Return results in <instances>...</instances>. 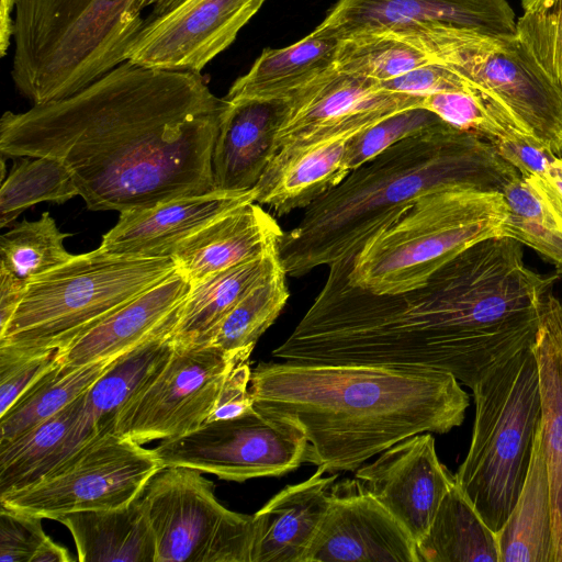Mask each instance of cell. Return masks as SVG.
<instances>
[{"label":"cell","mask_w":562,"mask_h":562,"mask_svg":"<svg viewBox=\"0 0 562 562\" xmlns=\"http://www.w3.org/2000/svg\"><path fill=\"white\" fill-rule=\"evenodd\" d=\"M265 0H184L147 20L126 52L140 67L200 74L237 37Z\"/></svg>","instance_id":"4fadbf2b"},{"label":"cell","mask_w":562,"mask_h":562,"mask_svg":"<svg viewBox=\"0 0 562 562\" xmlns=\"http://www.w3.org/2000/svg\"><path fill=\"white\" fill-rule=\"evenodd\" d=\"M56 521L70 531L80 562H155V538L142 496L127 506L68 513Z\"/></svg>","instance_id":"d4e9b609"},{"label":"cell","mask_w":562,"mask_h":562,"mask_svg":"<svg viewBox=\"0 0 562 562\" xmlns=\"http://www.w3.org/2000/svg\"><path fill=\"white\" fill-rule=\"evenodd\" d=\"M490 143L496 153L524 178L546 175L559 157L546 144L519 132Z\"/></svg>","instance_id":"ee69618b"},{"label":"cell","mask_w":562,"mask_h":562,"mask_svg":"<svg viewBox=\"0 0 562 562\" xmlns=\"http://www.w3.org/2000/svg\"><path fill=\"white\" fill-rule=\"evenodd\" d=\"M394 113H371L326 127L280 147L251 189L254 202L278 216L306 209L350 172L346 162L349 139Z\"/></svg>","instance_id":"5bb4252c"},{"label":"cell","mask_w":562,"mask_h":562,"mask_svg":"<svg viewBox=\"0 0 562 562\" xmlns=\"http://www.w3.org/2000/svg\"><path fill=\"white\" fill-rule=\"evenodd\" d=\"M516 21L507 0H338L314 32L342 38L368 31L445 24L516 35Z\"/></svg>","instance_id":"e0dca14e"},{"label":"cell","mask_w":562,"mask_h":562,"mask_svg":"<svg viewBox=\"0 0 562 562\" xmlns=\"http://www.w3.org/2000/svg\"><path fill=\"white\" fill-rule=\"evenodd\" d=\"M532 349L542 403V447L548 471L554 562H562V303L550 291Z\"/></svg>","instance_id":"cb8c5ba5"},{"label":"cell","mask_w":562,"mask_h":562,"mask_svg":"<svg viewBox=\"0 0 562 562\" xmlns=\"http://www.w3.org/2000/svg\"><path fill=\"white\" fill-rule=\"evenodd\" d=\"M508 213L499 191L449 187L423 194L366 241L348 280L375 294L417 289L464 249L504 235Z\"/></svg>","instance_id":"5b68a950"},{"label":"cell","mask_w":562,"mask_h":562,"mask_svg":"<svg viewBox=\"0 0 562 562\" xmlns=\"http://www.w3.org/2000/svg\"><path fill=\"white\" fill-rule=\"evenodd\" d=\"M356 477L416 543L426 535L442 498L456 483L454 474L437 456L431 432L393 445L372 463L358 468Z\"/></svg>","instance_id":"2e32d148"},{"label":"cell","mask_w":562,"mask_h":562,"mask_svg":"<svg viewBox=\"0 0 562 562\" xmlns=\"http://www.w3.org/2000/svg\"><path fill=\"white\" fill-rule=\"evenodd\" d=\"M339 38L314 31L283 48H267L250 69L229 88L224 99H286L334 66Z\"/></svg>","instance_id":"484cf974"},{"label":"cell","mask_w":562,"mask_h":562,"mask_svg":"<svg viewBox=\"0 0 562 562\" xmlns=\"http://www.w3.org/2000/svg\"><path fill=\"white\" fill-rule=\"evenodd\" d=\"M422 108L461 131L492 142L516 131L498 108L479 90L423 95Z\"/></svg>","instance_id":"f35d334b"},{"label":"cell","mask_w":562,"mask_h":562,"mask_svg":"<svg viewBox=\"0 0 562 562\" xmlns=\"http://www.w3.org/2000/svg\"><path fill=\"white\" fill-rule=\"evenodd\" d=\"M524 179L562 218V157L553 161L546 175Z\"/></svg>","instance_id":"bcb514c9"},{"label":"cell","mask_w":562,"mask_h":562,"mask_svg":"<svg viewBox=\"0 0 562 562\" xmlns=\"http://www.w3.org/2000/svg\"><path fill=\"white\" fill-rule=\"evenodd\" d=\"M280 263L278 248L267 255L191 283L170 334L175 344H205L211 333L262 278Z\"/></svg>","instance_id":"83f0119b"},{"label":"cell","mask_w":562,"mask_h":562,"mask_svg":"<svg viewBox=\"0 0 562 562\" xmlns=\"http://www.w3.org/2000/svg\"><path fill=\"white\" fill-rule=\"evenodd\" d=\"M18 0H0V55L5 56L13 37L12 13Z\"/></svg>","instance_id":"c3c4849f"},{"label":"cell","mask_w":562,"mask_h":562,"mask_svg":"<svg viewBox=\"0 0 562 562\" xmlns=\"http://www.w3.org/2000/svg\"><path fill=\"white\" fill-rule=\"evenodd\" d=\"M471 443L456 483L497 533L524 486L542 418L538 362L532 346L497 367L473 389Z\"/></svg>","instance_id":"8992f818"},{"label":"cell","mask_w":562,"mask_h":562,"mask_svg":"<svg viewBox=\"0 0 562 562\" xmlns=\"http://www.w3.org/2000/svg\"><path fill=\"white\" fill-rule=\"evenodd\" d=\"M305 562H419L405 528L360 480L335 482Z\"/></svg>","instance_id":"9a60e30c"},{"label":"cell","mask_w":562,"mask_h":562,"mask_svg":"<svg viewBox=\"0 0 562 562\" xmlns=\"http://www.w3.org/2000/svg\"><path fill=\"white\" fill-rule=\"evenodd\" d=\"M85 401L86 393L54 416L0 445V495L33 483L61 461Z\"/></svg>","instance_id":"1f68e13d"},{"label":"cell","mask_w":562,"mask_h":562,"mask_svg":"<svg viewBox=\"0 0 562 562\" xmlns=\"http://www.w3.org/2000/svg\"><path fill=\"white\" fill-rule=\"evenodd\" d=\"M154 449L110 428L33 483L0 495V504L53 519L60 515L127 506L164 468Z\"/></svg>","instance_id":"9c48e42d"},{"label":"cell","mask_w":562,"mask_h":562,"mask_svg":"<svg viewBox=\"0 0 562 562\" xmlns=\"http://www.w3.org/2000/svg\"><path fill=\"white\" fill-rule=\"evenodd\" d=\"M379 85L389 91L419 95L476 90L461 75L435 61H429L390 80L379 81Z\"/></svg>","instance_id":"7bdbcfd3"},{"label":"cell","mask_w":562,"mask_h":562,"mask_svg":"<svg viewBox=\"0 0 562 562\" xmlns=\"http://www.w3.org/2000/svg\"><path fill=\"white\" fill-rule=\"evenodd\" d=\"M227 104L201 74L126 60L69 97L5 111L0 154L61 161L89 210L150 207L216 191L212 155Z\"/></svg>","instance_id":"6da1fadb"},{"label":"cell","mask_w":562,"mask_h":562,"mask_svg":"<svg viewBox=\"0 0 562 562\" xmlns=\"http://www.w3.org/2000/svg\"><path fill=\"white\" fill-rule=\"evenodd\" d=\"M241 360L211 344H175L162 370L116 413L112 431L144 445L196 430Z\"/></svg>","instance_id":"7c38bea8"},{"label":"cell","mask_w":562,"mask_h":562,"mask_svg":"<svg viewBox=\"0 0 562 562\" xmlns=\"http://www.w3.org/2000/svg\"><path fill=\"white\" fill-rule=\"evenodd\" d=\"M58 362L57 350L0 346V416Z\"/></svg>","instance_id":"60d3db41"},{"label":"cell","mask_w":562,"mask_h":562,"mask_svg":"<svg viewBox=\"0 0 562 562\" xmlns=\"http://www.w3.org/2000/svg\"><path fill=\"white\" fill-rule=\"evenodd\" d=\"M79 195L68 168L49 157H18L0 189V227L40 202L63 204Z\"/></svg>","instance_id":"836d02e7"},{"label":"cell","mask_w":562,"mask_h":562,"mask_svg":"<svg viewBox=\"0 0 562 562\" xmlns=\"http://www.w3.org/2000/svg\"><path fill=\"white\" fill-rule=\"evenodd\" d=\"M283 100L277 150L294 139L366 114L422 108L423 95L389 91L379 81L341 72L333 66Z\"/></svg>","instance_id":"ac0fdd59"},{"label":"cell","mask_w":562,"mask_h":562,"mask_svg":"<svg viewBox=\"0 0 562 562\" xmlns=\"http://www.w3.org/2000/svg\"><path fill=\"white\" fill-rule=\"evenodd\" d=\"M283 231L260 204L249 202L181 241L171 257L191 283L278 248Z\"/></svg>","instance_id":"7402d4cb"},{"label":"cell","mask_w":562,"mask_h":562,"mask_svg":"<svg viewBox=\"0 0 562 562\" xmlns=\"http://www.w3.org/2000/svg\"><path fill=\"white\" fill-rule=\"evenodd\" d=\"M519 176L488 140L445 122L392 145L304 209L278 244L280 263L303 277L353 258L423 194L449 187L503 193Z\"/></svg>","instance_id":"3957f363"},{"label":"cell","mask_w":562,"mask_h":562,"mask_svg":"<svg viewBox=\"0 0 562 562\" xmlns=\"http://www.w3.org/2000/svg\"><path fill=\"white\" fill-rule=\"evenodd\" d=\"M67 237L48 212L37 221L25 220L1 236L0 270L29 283L72 259L64 246Z\"/></svg>","instance_id":"e575fe53"},{"label":"cell","mask_w":562,"mask_h":562,"mask_svg":"<svg viewBox=\"0 0 562 562\" xmlns=\"http://www.w3.org/2000/svg\"><path fill=\"white\" fill-rule=\"evenodd\" d=\"M503 194L509 210L503 234L533 248L562 273V218L520 176Z\"/></svg>","instance_id":"8d00e7d4"},{"label":"cell","mask_w":562,"mask_h":562,"mask_svg":"<svg viewBox=\"0 0 562 562\" xmlns=\"http://www.w3.org/2000/svg\"><path fill=\"white\" fill-rule=\"evenodd\" d=\"M429 61L413 45L379 31H368L339 38L334 68L349 75L385 81Z\"/></svg>","instance_id":"d590c367"},{"label":"cell","mask_w":562,"mask_h":562,"mask_svg":"<svg viewBox=\"0 0 562 562\" xmlns=\"http://www.w3.org/2000/svg\"><path fill=\"white\" fill-rule=\"evenodd\" d=\"M172 257L113 255L100 247L26 284L0 346L57 350L176 270Z\"/></svg>","instance_id":"52a82bcc"},{"label":"cell","mask_w":562,"mask_h":562,"mask_svg":"<svg viewBox=\"0 0 562 562\" xmlns=\"http://www.w3.org/2000/svg\"><path fill=\"white\" fill-rule=\"evenodd\" d=\"M191 288L178 269L134 297L58 351L65 366L116 358L149 337L175 327Z\"/></svg>","instance_id":"ffe728a7"},{"label":"cell","mask_w":562,"mask_h":562,"mask_svg":"<svg viewBox=\"0 0 562 562\" xmlns=\"http://www.w3.org/2000/svg\"><path fill=\"white\" fill-rule=\"evenodd\" d=\"M142 497L155 538V562H251L255 516L223 506L202 471L164 467Z\"/></svg>","instance_id":"30bf717a"},{"label":"cell","mask_w":562,"mask_h":562,"mask_svg":"<svg viewBox=\"0 0 562 562\" xmlns=\"http://www.w3.org/2000/svg\"><path fill=\"white\" fill-rule=\"evenodd\" d=\"M172 329L162 330L122 355L86 392L82 416L93 430H113L116 413L162 370L175 349Z\"/></svg>","instance_id":"f1b7e54d"},{"label":"cell","mask_w":562,"mask_h":562,"mask_svg":"<svg viewBox=\"0 0 562 562\" xmlns=\"http://www.w3.org/2000/svg\"><path fill=\"white\" fill-rule=\"evenodd\" d=\"M289 296L286 273L279 263L226 314L205 344L249 359L256 342L276 322Z\"/></svg>","instance_id":"d6a6232c"},{"label":"cell","mask_w":562,"mask_h":562,"mask_svg":"<svg viewBox=\"0 0 562 562\" xmlns=\"http://www.w3.org/2000/svg\"><path fill=\"white\" fill-rule=\"evenodd\" d=\"M254 202L252 191H213L120 213L100 248L127 257H171L175 248L227 212Z\"/></svg>","instance_id":"d6986e66"},{"label":"cell","mask_w":562,"mask_h":562,"mask_svg":"<svg viewBox=\"0 0 562 562\" xmlns=\"http://www.w3.org/2000/svg\"><path fill=\"white\" fill-rule=\"evenodd\" d=\"M43 518L0 504V562H31L48 537Z\"/></svg>","instance_id":"b9f144b4"},{"label":"cell","mask_w":562,"mask_h":562,"mask_svg":"<svg viewBox=\"0 0 562 562\" xmlns=\"http://www.w3.org/2000/svg\"><path fill=\"white\" fill-rule=\"evenodd\" d=\"M183 1L184 0H138L137 8L142 11L147 7H151L149 18L154 19L173 10Z\"/></svg>","instance_id":"f907efd6"},{"label":"cell","mask_w":562,"mask_h":562,"mask_svg":"<svg viewBox=\"0 0 562 562\" xmlns=\"http://www.w3.org/2000/svg\"><path fill=\"white\" fill-rule=\"evenodd\" d=\"M72 560L68 550L56 543L48 536L38 548L31 562H69Z\"/></svg>","instance_id":"681fc988"},{"label":"cell","mask_w":562,"mask_h":562,"mask_svg":"<svg viewBox=\"0 0 562 562\" xmlns=\"http://www.w3.org/2000/svg\"><path fill=\"white\" fill-rule=\"evenodd\" d=\"M516 37L562 89V0H522Z\"/></svg>","instance_id":"74e56055"},{"label":"cell","mask_w":562,"mask_h":562,"mask_svg":"<svg viewBox=\"0 0 562 562\" xmlns=\"http://www.w3.org/2000/svg\"><path fill=\"white\" fill-rule=\"evenodd\" d=\"M138 0H18L11 76L33 104L64 99L126 61Z\"/></svg>","instance_id":"277c9868"},{"label":"cell","mask_w":562,"mask_h":562,"mask_svg":"<svg viewBox=\"0 0 562 562\" xmlns=\"http://www.w3.org/2000/svg\"><path fill=\"white\" fill-rule=\"evenodd\" d=\"M379 32L413 45L430 61L461 75L498 108L516 131L562 155V89L516 35L445 24Z\"/></svg>","instance_id":"ba28073f"},{"label":"cell","mask_w":562,"mask_h":562,"mask_svg":"<svg viewBox=\"0 0 562 562\" xmlns=\"http://www.w3.org/2000/svg\"><path fill=\"white\" fill-rule=\"evenodd\" d=\"M445 123L424 108H412L353 135L347 145L346 162L350 171L380 155L397 142Z\"/></svg>","instance_id":"ab89813d"},{"label":"cell","mask_w":562,"mask_h":562,"mask_svg":"<svg viewBox=\"0 0 562 562\" xmlns=\"http://www.w3.org/2000/svg\"><path fill=\"white\" fill-rule=\"evenodd\" d=\"M416 546L419 562H499L496 533L457 483L442 498Z\"/></svg>","instance_id":"f546056e"},{"label":"cell","mask_w":562,"mask_h":562,"mask_svg":"<svg viewBox=\"0 0 562 562\" xmlns=\"http://www.w3.org/2000/svg\"><path fill=\"white\" fill-rule=\"evenodd\" d=\"M250 393L255 407L302 429L304 462L329 473L356 471L414 435L446 434L469 406L450 373L367 364L260 362Z\"/></svg>","instance_id":"7a4b0ae2"},{"label":"cell","mask_w":562,"mask_h":562,"mask_svg":"<svg viewBox=\"0 0 562 562\" xmlns=\"http://www.w3.org/2000/svg\"><path fill=\"white\" fill-rule=\"evenodd\" d=\"M26 284L0 270V329L4 328L13 316Z\"/></svg>","instance_id":"7dc6e473"},{"label":"cell","mask_w":562,"mask_h":562,"mask_svg":"<svg viewBox=\"0 0 562 562\" xmlns=\"http://www.w3.org/2000/svg\"><path fill=\"white\" fill-rule=\"evenodd\" d=\"M251 368L249 359L241 360L228 373L209 422L241 416L254 408L250 393Z\"/></svg>","instance_id":"f6af8a7d"},{"label":"cell","mask_w":562,"mask_h":562,"mask_svg":"<svg viewBox=\"0 0 562 562\" xmlns=\"http://www.w3.org/2000/svg\"><path fill=\"white\" fill-rule=\"evenodd\" d=\"M496 539L499 562H554L550 486L541 424L524 486Z\"/></svg>","instance_id":"4316f807"},{"label":"cell","mask_w":562,"mask_h":562,"mask_svg":"<svg viewBox=\"0 0 562 562\" xmlns=\"http://www.w3.org/2000/svg\"><path fill=\"white\" fill-rule=\"evenodd\" d=\"M323 469L288 485L254 514L256 537L251 562H305L326 515L338 474Z\"/></svg>","instance_id":"603a6c76"},{"label":"cell","mask_w":562,"mask_h":562,"mask_svg":"<svg viewBox=\"0 0 562 562\" xmlns=\"http://www.w3.org/2000/svg\"><path fill=\"white\" fill-rule=\"evenodd\" d=\"M120 357L85 366H65L58 362L0 416V445L16 438L75 402Z\"/></svg>","instance_id":"4dcf8cb0"},{"label":"cell","mask_w":562,"mask_h":562,"mask_svg":"<svg viewBox=\"0 0 562 562\" xmlns=\"http://www.w3.org/2000/svg\"><path fill=\"white\" fill-rule=\"evenodd\" d=\"M284 106L280 99L228 102L212 155L216 191L247 192L256 186L277 153Z\"/></svg>","instance_id":"44dd1931"},{"label":"cell","mask_w":562,"mask_h":562,"mask_svg":"<svg viewBox=\"0 0 562 562\" xmlns=\"http://www.w3.org/2000/svg\"><path fill=\"white\" fill-rule=\"evenodd\" d=\"M307 440L290 419L254 408L205 423L154 449L165 467H188L218 479L245 482L280 476L304 462Z\"/></svg>","instance_id":"8fae6325"}]
</instances>
